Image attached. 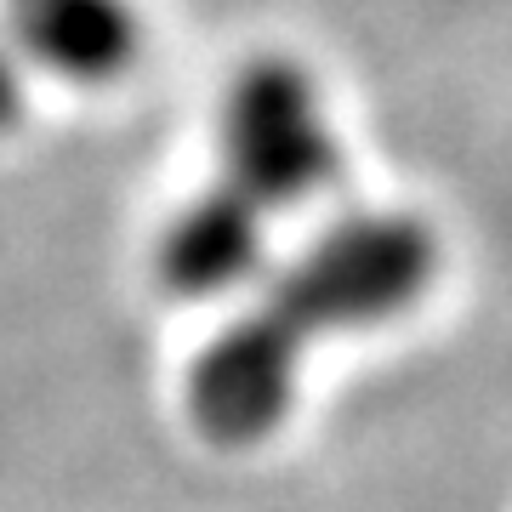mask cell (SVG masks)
I'll use <instances>...</instances> for the list:
<instances>
[{
	"mask_svg": "<svg viewBox=\"0 0 512 512\" xmlns=\"http://www.w3.org/2000/svg\"><path fill=\"white\" fill-rule=\"evenodd\" d=\"M23 92H29V80H23V57L12 52V40H6V29H0V131L23 114Z\"/></svg>",
	"mask_w": 512,
	"mask_h": 512,
	"instance_id": "cell-6",
	"label": "cell"
},
{
	"mask_svg": "<svg viewBox=\"0 0 512 512\" xmlns=\"http://www.w3.org/2000/svg\"><path fill=\"white\" fill-rule=\"evenodd\" d=\"M262 262H268V211H256L228 183H211L205 194L177 205V217L160 228V245H154L165 291L188 296V302L251 285Z\"/></svg>",
	"mask_w": 512,
	"mask_h": 512,
	"instance_id": "cell-5",
	"label": "cell"
},
{
	"mask_svg": "<svg viewBox=\"0 0 512 512\" xmlns=\"http://www.w3.org/2000/svg\"><path fill=\"white\" fill-rule=\"evenodd\" d=\"M302 365H308V342L274 308L251 302L188 365V421L222 450H245V444L268 439L291 416Z\"/></svg>",
	"mask_w": 512,
	"mask_h": 512,
	"instance_id": "cell-3",
	"label": "cell"
},
{
	"mask_svg": "<svg viewBox=\"0 0 512 512\" xmlns=\"http://www.w3.org/2000/svg\"><path fill=\"white\" fill-rule=\"evenodd\" d=\"M217 160L256 211H291L342 177V143L325 120L313 74L291 57H256L228 80L217 114Z\"/></svg>",
	"mask_w": 512,
	"mask_h": 512,
	"instance_id": "cell-2",
	"label": "cell"
},
{
	"mask_svg": "<svg viewBox=\"0 0 512 512\" xmlns=\"http://www.w3.org/2000/svg\"><path fill=\"white\" fill-rule=\"evenodd\" d=\"M439 279V234L410 211H342L262 285V308L313 336L382 330Z\"/></svg>",
	"mask_w": 512,
	"mask_h": 512,
	"instance_id": "cell-1",
	"label": "cell"
},
{
	"mask_svg": "<svg viewBox=\"0 0 512 512\" xmlns=\"http://www.w3.org/2000/svg\"><path fill=\"white\" fill-rule=\"evenodd\" d=\"M0 29L23 69H46L69 86H109L143 52L131 0H6Z\"/></svg>",
	"mask_w": 512,
	"mask_h": 512,
	"instance_id": "cell-4",
	"label": "cell"
}]
</instances>
